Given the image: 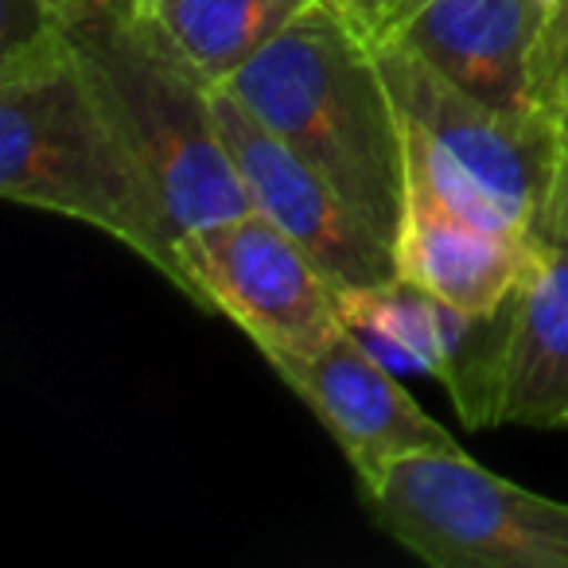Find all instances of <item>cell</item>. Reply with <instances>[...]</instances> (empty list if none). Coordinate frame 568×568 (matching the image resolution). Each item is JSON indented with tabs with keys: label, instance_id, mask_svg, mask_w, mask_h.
<instances>
[{
	"label": "cell",
	"instance_id": "1",
	"mask_svg": "<svg viewBox=\"0 0 568 568\" xmlns=\"http://www.w3.org/2000/svg\"><path fill=\"white\" fill-rule=\"evenodd\" d=\"M0 195L102 230L195 304L156 187L94 98L59 20L0 48Z\"/></svg>",
	"mask_w": 568,
	"mask_h": 568
},
{
	"label": "cell",
	"instance_id": "2",
	"mask_svg": "<svg viewBox=\"0 0 568 568\" xmlns=\"http://www.w3.org/2000/svg\"><path fill=\"white\" fill-rule=\"evenodd\" d=\"M389 245L405 214V121L374 48L316 0L226 82Z\"/></svg>",
	"mask_w": 568,
	"mask_h": 568
},
{
	"label": "cell",
	"instance_id": "3",
	"mask_svg": "<svg viewBox=\"0 0 568 568\" xmlns=\"http://www.w3.org/2000/svg\"><path fill=\"white\" fill-rule=\"evenodd\" d=\"M63 32L94 98L156 187L175 242L253 211L222 141L219 87L156 32L141 4L87 12L67 20Z\"/></svg>",
	"mask_w": 568,
	"mask_h": 568
},
{
	"label": "cell",
	"instance_id": "4",
	"mask_svg": "<svg viewBox=\"0 0 568 568\" xmlns=\"http://www.w3.org/2000/svg\"><path fill=\"white\" fill-rule=\"evenodd\" d=\"M371 48L405 121V180L425 183L487 226L541 242L560 175L557 118L479 102L402 40Z\"/></svg>",
	"mask_w": 568,
	"mask_h": 568
},
{
	"label": "cell",
	"instance_id": "5",
	"mask_svg": "<svg viewBox=\"0 0 568 568\" xmlns=\"http://www.w3.org/2000/svg\"><path fill=\"white\" fill-rule=\"evenodd\" d=\"M363 495L378 529L436 568H568V503L487 471L464 448L394 459Z\"/></svg>",
	"mask_w": 568,
	"mask_h": 568
},
{
	"label": "cell",
	"instance_id": "6",
	"mask_svg": "<svg viewBox=\"0 0 568 568\" xmlns=\"http://www.w3.org/2000/svg\"><path fill=\"white\" fill-rule=\"evenodd\" d=\"M195 288V308L226 316L268 358L320 351L343 332L339 288L261 211L175 242Z\"/></svg>",
	"mask_w": 568,
	"mask_h": 568
},
{
	"label": "cell",
	"instance_id": "7",
	"mask_svg": "<svg viewBox=\"0 0 568 568\" xmlns=\"http://www.w3.org/2000/svg\"><path fill=\"white\" fill-rule=\"evenodd\" d=\"M339 316L389 371L440 382L467 428L498 425L510 304L479 316L394 281L339 293Z\"/></svg>",
	"mask_w": 568,
	"mask_h": 568
},
{
	"label": "cell",
	"instance_id": "8",
	"mask_svg": "<svg viewBox=\"0 0 568 568\" xmlns=\"http://www.w3.org/2000/svg\"><path fill=\"white\" fill-rule=\"evenodd\" d=\"M214 110L253 211L293 237L339 293L397 281L394 245L374 234L316 168L261 125L234 90H214Z\"/></svg>",
	"mask_w": 568,
	"mask_h": 568
},
{
	"label": "cell",
	"instance_id": "9",
	"mask_svg": "<svg viewBox=\"0 0 568 568\" xmlns=\"http://www.w3.org/2000/svg\"><path fill=\"white\" fill-rule=\"evenodd\" d=\"M276 378L293 389L320 417L355 467L363 490L386 475V467L413 452H456L459 444L444 425H436L394 378L382 358L371 355L347 327L335 332L308 355L268 358Z\"/></svg>",
	"mask_w": 568,
	"mask_h": 568
},
{
	"label": "cell",
	"instance_id": "10",
	"mask_svg": "<svg viewBox=\"0 0 568 568\" xmlns=\"http://www.w3.org/2000/svg\"><path fill=\"white\" fill-rule=\"evenodd\" d=\"M552 0H428L397 28L402 40L448 82L498 110L534 113L537 55Z\"/></svg>",
	"mask_w": 568,
	"mask_h": 568
},
{
	"label": "cell",
	"instance_id": "11",
	"mask_svg": "<svg viewBox=\"0 0 568 568\" xmlns=\"http://www.w3.org/2000/svg\"><path fill=\"white\" fill-rule=\"evenodd\" d=\"M537 245L456 211L425 183L405 180V214L394 242L397 281L452 308L479 316L506 308L534 268Z\"/></svg>",
	"mask_w": 568,
	"mask_h": 568
},
{
	"label": "cell",
	"instance_id": "12",
	"mask_svg": "<svg viewBox=\"0 0 568 568\" xmlns=\"http://www.w3.org/2000/svg\"><path fill=\"white\" fill-rule=\"evenodd\" d=\"M498 425L568 428V195L552 191L541 245L510 301Z\"/></svg>",
	"mask_w": 568,
	"mask_h": 568
},
{
	"label": "cell",
	"instance_id": "13",
	"mask_svg": "<svg viewBox=\"0 0 568 568\" xmlns=\"http://www.w3.org/2000/svg\"><path fill=\"white\" fill-rule=\"evenodd\" d=\"M316 0H141L156 32L214 87H226Z\"/></svg>",
	"mask_w": 568,
	"mask_h": 568
},
{
	"label": "cell",
	"instance_id": "14",
	"mask_svg": "<svg viewBox=\"0 0 568 568\" xmlns=\"http://www.w3.org/2000/svg\"><path fill=\"white\" fill-rule=\"evenodd\" d=\"M537 102L549 113L568 102V0H552L541 55H537Z\"/></svg>",
	"mask_w": 568,
	"mask_h": 568
},
{
	"label": "cell",
	"instance_id": "15",
	"mask_svg": "<svg viewBox=\"0 0 568 568\" xmlns=\"http://www.w3.org/2000/svg\"><path fill=\"white\" fill-rule=\"evenodd\" d=\"M335 9H343V17L355 24V32L366 43H382L420 9L428 0H332Z\"/></svg>",
	"mask_w": 568,
	"mask_h": 568
},
{
	"label": "cell",
	"instance_id": "16",
	"mask_svg": "<svg viewBox=\"0 0 568 568\" xmlns=\"http://www.w3.org/2000/svg\"><path fill=\"white\" fill-rule=\"evenodd\" d=\"M40 4L59 20V24H67V20L87 17V12H98V9H133V4H141V0H40Z\"/></svg>",
	"mask_w": 568,
	"mask_h": 568
},
{
	"label": "cell",
	"instance_id": "17",
	"mask_svg": "<svg viewBox=\"0 0 568 568\" xmlns=\"http://www.w3.org/2000/svg\"><path fill=\"white\" fill-rule=\"evenodd\" d=\"M557 133H560V175H557V191H565L568 195V102L560 105L557 113Z\"/></svg>",
	"mask_w": 568,
	"mask_h": 568
}]
</instances>
